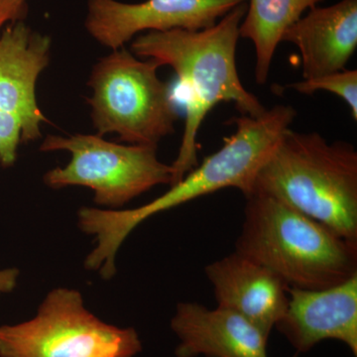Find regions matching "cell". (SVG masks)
<instances>
[{
	"instance_id": "1",
	"label": "cell",
	"mask_w": 357,
	"mask_h": 357,
	"mask_svg": "<svg viewBox=\"0 0 357 357\" xmlns=\"http://www.w3.org/2000/svg\"><path fill=\"white\" fill-rule=\"evenodd\" d=\"M297 116L292 105H277L259 116L232 119L236 131L222 147L187 174L181 182L151 203L132 210H102L84 206L77 213L79 229L95 236L96 245L84 266L112 277L115 256L126 237L145 220L161 211L201 198L225 188H236L245 198L255 192L256 176L273 153L282 136Z\"/></svg>"
},
{
	"instance_id": "2",
	"label": "cell",
	"mask_w": 357,
	"mask_h": 357,
	"mask_svg": "<svg viewBox=\"0 0 357 357\" xmlns=\"http://www.w3.org/2000/svg\"><path fill=\"white\" fill-rule=\"evenodd\" d=\"M246 10L248 4L243 2L206 29L147 32L131 43V53L136 57L172 68L187 93L184 133L177 158L171 165V187L198 166L199 130L215 105L232 102L241 115L249 116H259L266 110L244 88L237 72L239 27Z\"/></svg>"
},
{
	"instance_id": "3",
	"label": "cell",
	"mask_w": 357,
	"mask_h": 357,
	"mask_svg": "<svg viewBox=\"0 0 357 357\" xmlns=\"http://www.w3.org/2000/svg\"><path fill=\"white\" fill-rule=\"evenodd\" d=\"M236 251L266 267L289 288L323 290L357 275V241L261 192L246 198Z\"/></svg>"
},
{
	"instance_id": "4",
	"label": "cell",
	"mask_w": 357,
	"mask_h": 357,
	"mask_svg": "<svg viewBox=\"0 0 357 357\" xmlns=\"http://www.w3.org/2000/svg\"><path fill=\"white\" fill-rule=\"evenodd\" d=\"M255 192L357 241V151L351 143L287 129L256 176Z\"/></svg>"
},
{
	"instance_id": "5",
	"label": "cell",
	"mask_w": 357,
	"mask_h": 357,
	"mask_svg": "<svg viewBox=\"0 0 357 357\" xmlns=\"http://www.w3.org/2000/svg\"><path fill=\"white\" fill-rule=\"evenodd\" d=\"M159 68L124 47L93 66L89 79L93 96L88 102L96 135L116 133L129 144L157 147L175 132L178 112L170 86L160 79Z\"/></svg>"
},
{
	"instance_id": "6",
	"label": "cell",
	"mask_w": 357,
	"mask_h": 357,
	"mask_svg": "<svg viewBox=\"0 0 357 357\" xmlns=\"http://www.w3.org/2000/svg\"><path fill=\"white\" fill-rule=\"evenodd\" d=\"M141 351L133 328L100 321L73 289L51 291L35 318L0 326V357H134Z\"/></svg>"
},
{
	"instance_id": "7",
	"label": "cell",
	"mask_w": 357,
	"mask_h": 357,
	"mask_svg": "<svg viewBox=\"0 0 357 357\" xmlns=\"http://www.w3.org/2000/svg\"><path fill=\"white\" fill-rule=\"evenodd\" d=\"M40 150L72 155L67 166L52 169L44 176L49 187H88L95 192V203L109 210L121 208L156 185L173 183L172 166L160 161L157 147L117 144L96 134H76L48 135Z\"/></svg>"
},
{
	"instance_id": "8",
	"label": "cell",
	"mask_w": 357,
	"mask_h": 357,
	"mask_svg": "<svg viewBox=\"0 0 357 357\" xmlns=\"http://www.w3.org/2000/svg\"><path fill=\"white\" fill-rule=\"evenodd\" d=\"M246 0H146L124 3L89 0L86 31L103 47L119 50L138 33L211 27Z\"/></svg>"
},
{
	"instance_id": "9",
	"label": "cell",
	"mask_w": 357,
	"mask_h": 357,
	"mask_svg": "<svg viewBox=\"0 0 357 357\" xmlns=\"http://www.w3.org/2000/svg\"><path fill=\"white\" fill-rule=\"evenodd\" d=\"M52 40L33 31L23 20L9 23L0 32V112L20 117L24 124L22 142L41 137L42 122L36 84L50 63Z\"/></svg>"
},
{
	"instance_id": "10",
	"label": "cell",
	"mask_w": 357,
	"mask_h": 357,
	"mask_svg": "<svg viewBox=\"0 0 357 357\" xmlns=\"http://www.w3.org/2000/svg\"><path fill=\"white\" fill-rule=\"evenodd\" d=\"M285 314L275 328L298 352L340 340L357 356V275L323 290L289 288Z\"/></svg>"
},
{
	"instance_id": "11",
	"label": "cell",
	"mask_w": 357,
	"mask_h": 357,
	"mask_svg": "<svg viewBox=\"0 0 357 357\" xmlns=\"http://www.w3.org/2000/svg\"><path fill=\"white\" fill-rule=\"evenodd\" d=\"M218 307L241 314L267 338L285 314L289 287L273 272L234 251L204 269Z\"/></svg>"
},
{
	"instance_id": "12",
	"label": "cell",
	"mask_w": 357,
	"mask_h": 357,
	"mask_svg": "<svg viewBox=\"0 0 357 357\" xmlns=\"http://www.w3.org/2000/svg\"><path fill=\"white\" fill-rule=\"evenodd\" d=\"M176 357H268V338L236 312L180 303L171 321Z\"/></svg>"
},
{
	"instance_id": "13",
	"label": "cell",
	"mask_w": 357,
	"mask_h": 357,
	"mask_svg": "<svg viewBox=\"0 0 357 357\" xmlns=\"http://www.w3.org/2000/svg\"><path fill=\"white\" fill-rule=\"evenodd\" d=\"M281 42L299 49L303 79L344 70L357 48V0L310 9L286 30Z\"/></svg>"
},
{
	"instance_id": "14",
	"label": "cell",
	"mask_w": 357,
	"mask_h": 357,
	"mask_svg": "<svg viewBox=\"0 0 357 357\" xmlns=\"http://www.w3.org/2000/svg\"><path fill=\"white\" fill-rule=\"evenodd\" d=\"M325 0H249L241 27V38L255 45L256 83L264 84L282 36L310 9Z\"/></svg>"
},
{
	"instance_id": "15",
	"label": "cell",
	"mask_w": 357,
	"mask_h": 357,
	"mask_svg": "<svg viewBox=\"0 0 357 357\" xmlns=\"http://www.w3.org/2000/svg\"><path fill=\"white\" fill-rule=\"evenodd\" d=\"M289 89L302 95L311 96L319 91H328L340 96L351 109V116L357 121V70H342L312 79L291 84Z\"/></svg>"
},
{
	"instance_id": "16",
	"label": "cell",
	"mask_w": 357,
	"mask_h": 357,
	"mask_svg": "<svg viewBox=\"0 0 357 357\" xmlns=\"http://www.w3.org/2000/svg\"><path fill=\"white\" fill-rule=\"evenodd\" d=\"M24 132V124L16 115L0 112V163L10 167L17 159V150Z\"/></svg>"
},
{
	"instance_id": "17",
	"label": "cell",
	"mask_w": 357,
	"mask_h": 357,
	"mask_svg": "<svg viewBox=\"0 0 357 357\" xmlns=\"http://www.w3.org/2000/svg\"><path fill=\"white\" fill-rule=\"evenodd\" d=\"M26 15V3L20 0H0V32L8 23L22 20Z\"/></svg>"
},
{
	"instance_id": "18",
	"label": "cell",
	"mask_w": 357,
	"mask_h": 357,
	"mask_svg": "<svg viewBox=\"0 0 357 357\" xmlns=\"http://www.w3.org/2000/svg\"><path fill=\"white\" fill-rule=\"evenodd\" d=\"M20 271L15 268L0 270V295L13 292L17 285Z\"/></svg>"
},
{
	"instance_id": "19",
	"label": "cell",
	"mask_w": 357,
	"mask_h": 357,
	"mask_svg": "<svg viewBox=\"0 0 357 357\" xmlns=\"http://www.w3.org/2000/svg\"><path fill=\"white\" fill-rule=\"evenodd\" d=\"M20 2H22V3H26V0H20Z\"/></svg>"
}]
</instances>
